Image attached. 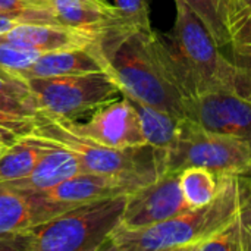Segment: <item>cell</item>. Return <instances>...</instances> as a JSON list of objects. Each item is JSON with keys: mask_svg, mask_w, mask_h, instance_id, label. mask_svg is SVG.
Listing matches in <instances>:
<instances>
[{"mask_svg": "<svg viewBox=\"0 0 251 251\" xmlns=\"http://www.w3.org/2000/svg\"><path fill=\"white\" fill-rule=\"evenodd\" d=\"M174 29L163 35L171 65L185 99L213 91H235L237 66L213 40L203 22L181 0H175Z\"/></svg>", "mask_w": 251, "mask_h": 251, "instance_id": "3957f363", "label": "cell"}, {"mask_svg": "<svg viewBox=\"0 0 251 251\" xmlns=\"http://www.w3.org/2000/svg\"><path fill=\"white\" fill-rule=\"evenodd\" d=\"M15 138H18V137L13 132H10V131H7V129L0 126V140H3L4 143H12Z\"/></svg>", "mask_w": 251, "mask_h": 251, "instance_id": "f546056e", "label": "cell"}, {"mask_svg": "<svg viewBox=\"0 0 251 251\" xmlns=\"http://www.w3.org/2000/svg\"><path fill=\"white\" fill-rule=\"evenodd\" d=\"M203 22L219 47L231 46L240 0H181Z\"/></svg>", "mask_w": 251, "mask_h": 251, "instance_id": "ac0fdd59", "label": "cell"}, {"mask_svg": "<svg viewBox=\"0 0 251 251\" xmlns=\"http://www.w3.org/2000/svg\"><path fill=\"white\" fill-rule=\"evenodd\" d=\"M97 43L122 96L184 118L187 99L162 34L119 22L103 31Z\"/></svg>", "mask_w": 251, "mask_h": 251, "instance_id": "6da1fadb", "label": "cell"}, {"mask_svg": "<svg viewBox=\"0 0 251 251\" xmlns=\"http://www.w3.org/2000/svg\"><path fill=\"white\" fill-rule=\"evenodd\" d=\"M72 122L78 132L110 149L147 146L138 112L125 96L94 109L85 122Z\"/></svg>", "mask_w": 251, "mask_h": 251, "instance_id": "9c48e42d", "label": "cell"}, {"mask_svg": "<svg viewBox=\"0 0 251 251\" xmlns=\"http://www.w3.org/2000/svg\"><path fill=\"white\" fill-rule=\"evenodd\" d=\"M34 225V209L26 193L0 182V237L10 238Z\"/></svg>", "mask_w": 251, "mask_h": 251, "instance_id": "d6986e66", "label": "cell"}, {"mask_svg": "<svg viewBox=\"0 0 251 251\" xmlns=\"http://www.w3.org/2000/svg\"><path fill=\"white\" fill-rule=\"evenodd\" d=\"M241 184V181H240ZM240 218L246 232L247 251H251V187L241 184V203H240Z\"/></svg>", "mask_w": 251, "mask_h": 251, "instance_id": "4316f807", "label": "cell"}, {"mask_svg": "<svg viewBox=\"0 0 251 251\" xmlns=\"http://www.w3.org/2000/svg\"><path fill=\"white\" fill-rule=\"evenodd\" d=\"M218 178L219 190L209 204L141 228L119 225L100 251H196L199 244L240 212V176Z\"/></svg>", "mask_w": 251, "mask_h": 251, "instance_id": "7a4b0ae2", "label": "cell"}, {"mask_svg": "<svg viewBox=\"0 0 251 251\" xmlns=\"http://www.w3.org/2000/svg\"><path fill=\"white\" fill-rule=\"evenodd\" d=\"M79 174H82V166L75 153L51 141V149L40 159L31 174L7 184L26 194L44 193Z\"/></svg>", "mask_w": 251, "mask_h": 251, "instance_id": "5bb4252c", "label": "cell"}, {"mask_svg": "<svg viewBox=\"0 0 251 251\" xmlns=\"http://www.w3.org/2000/svg\"><path fill=\"white\" fill-rule=\"evenodd\" d=\"M51 149V141L35 135H22L0 150V182L25 178Z\"/></svg>", "mask_w": 251, "mask_h": 251, "instance_id": "e0dca14e", "label": "cell"}, {"mask_svg": "<svg viewBox=\"0 0 251 251\" xmlns=\"http://www.w3.org/2000/svg\"><path fill=\"white\" fill-rule=\"evenodd\" d=\"M188 166L206 168L218 176H244L251 174V146L182 118L178 141L165 159V174Z\"/></svg>", "mask_w": 251, "mask_h": 251, "instance_id": "52a82bcc", "label": "cell"}, {"mask_svg": "<svg viewBox=\"0 0 251 251\" xmlns=\"http://www.w3.org/2000/svg\"><path fill=\"white\" fill-rule=\"evenodd\" d=\"M184 118L251 146V99L235 91H213L187 99Z\"/></svg>", "mask_w": 251, "mask_h": 251, "instance_id": "ba28073f", "label": "cell"}, {"mask_svg": "<svg viewBox=\"0 0 251 251\" xmlns=\"http://www.w3.org/2000/svg\"><path fill=\"white\" fill-rule=\"evenodd\" d=\"M188 209L179 187L178 174L169 172L128 194L121 225L125 228H141L178 216Z\"/></svg>", "mask_w": 251, "mask_h": 251, "instance_id": "30bf717a", "label": "cell"}, {"mask_svg": "<svg viewBox=\"0 0 251 251\" xmlns=\"http://www.w3.org/2000/svg\"><path fill=\"white\" fill-rule=\"evenodd\" d=\"M229 47L232 50V62L237 66L235 93L251 99V44L234 43Z\"/></svg>", "mask_w": 251, "mask_h": 251, "instance_id": "cb8c5ba5", "label": "cell"}, {"mask_svg": "<svg viewBox=\"0 0 251 251\" xmlns=\"http://www.w3.org/2000/svg\"><path fill=\"white\" fill-rule=\"evenodd\" d=\"M40 54L41 53L37 50L28 47L12 43H0V75L13 79L19 71L32 65Z\"/></svg>", "mask_w": 251, "mask_h": 251, "instance_id": "603a6c76", "label": "cell"}, {"mask_svg": "<svg viewBox=\"0 0 251 251\" xmlns=\"http://www.w3.org/2000/svg\"><path fill=\"white\" fill-rule=\"evenodd\" d=\"M138 175H125V174H79L74 178L63 181L54 188L44 191L43 194L49 199L66 204L78 206L88 201H96L115 196H128L135 190L153 182Z\"/></svg>", "mask_w": 251, "mask_h": 251, "instance_id": "8fae6325", "label": "cell"}, {"mask_svg": "<svg viewBox=\"0 0 251 251\" xmlns=\"http://www.w3.org/2000/svg\"><path fill=\"white\" fill-rule=\"evenodd\" d=\"M107 71L106 59L99 47L97 40L85 47L65 49L43 53L28 68L19 71L13 79L26 81L31 78H47L60 75H75Z\"/></svg>", "mask_w": 251, "mask_h": 251, "instance_id": "4fadbf2b", "label": "cell"}, {"mask_svg": "<svg viewBox=\"0 0 251 251\" xmlns=\"http://www.w3.org/2000/svg\"><path fill=\"white\" fill-rule=\"evenodd\" d=\"M178 179L182 196L190 209H200L209 204L219 190L218 175L206 168H184L178 172Z\"/></svg>", "mask_w": 251, "mask_h": 251, "instance_id": "ffe728a7", "label": "cell"}, {"mask_svg": "<svg viewBox=\"0 0 251 251\" xmlns=\"http://www.w3.org/2000/svg\"><path fill=\"white\" fill-rule=\"evenodd\" d=\"M28 135L50 140L75 153L85 174H125L149 179L163 175L160 160L150 146L110 149L78 132L72 121L47 112L34 115V126Z\"/></svg>", "mask_w": 251, "mask_h": 251, "instance_id": "5b68a950", "label": "cell"}, {"mask_svg": "<svg viewBox=\"0 0 251 251\" xmlns=\"http://www.w3.org/2000/svg\"><path fill=\"white\" fill-rule=\"evenodd\" d=\"M6 144H9V143H4L3 140H0V150H1V149H3V147L6 146Z\"/></svg>", "mask_w": 251, "mask_h": 251, "instance_id": "1f68e13d", "label": "cell"}, {"mask_svg": "<svg viewBox=\"0 0 251 251\" xmlns=\"http://www.w3.org/2000/svg\"><path fill=\"white\" fill-rule=\"evenodd\" d=\"M32 7H46V0H0V13L9 15Z\"/></svg>", "mask_w": 251, "mask_h": 251, "instance_id": "83f0119b", "label": "cell"}, {"mask_svg": "<svg viewBox=\"0 0 251 251\" xmlns=\"http://www.w3.org/2000/svg\"><path fill=\"white\" fill-rule=\"evenodd\" d=\"M100 34L62 24H21L0 34V43L28 47L43 54L56 50L85 47L94 43Z\"/></svg>", "mask_w": 251, "mask_h": 251, "instance_id": "7c38bea8", "label": "cell"}, {"mask_svg": "<svg viewBox=\"0 0 251 251\" xmlns=\"http://www.w3.org/2000/svg\"><path fill=\"white\" fill-rule=\"evenodd\" d=\"M0 251H13L12 237H10V238H3V237H0Z\"/></svg>", "mask_w": 251, "mask_h": 251, "instance_id": "4dcf8cb0", "label": "cell"}, {"mask_svg": "<svg viewBox=\"0 0 251 251\" xmlns=\"http://www.w3.org/2000/svg\"><path fill=\"white\" fill-rule=\"evenodd\" d=\"M113 4L119 12L122 24L151 29L147 0H113Z\"/></svg>", "mask_w": 251, "mask_h": 251, "instance_id": "d4e9b609", "label": "cell"}, {"mask_svg": "<svg viewBox=\"0 0 251 251\" xmlns=\"http://www.w3.org/2000/svg\"><path fill=\"white\" fill-rule=\"evenodd\" d=\"M129 100L138 112L147 146H150L157 154L165 174V159L178 141L182 118L175 116L166 110H160L157 107L144 104L134 99Z\"/></svg>", "mask_w": 251, "mask_h": 251, "instance_id": "2e32d148", "label": "cell"}, {"mask_svg": "<svg viewBox=\"0 0 251 251\" xmlns=\"http://www.w3.org/2000/svg\"><path fill=\"white\" fill-rule=\"evenodd\" d=\"M196 251H247L246 232L240 213L199 244Z\"/></svg>", "mask_w": 251, "mask_h": 251, "instance_id": "7402d4cb", "label": "cell"}, {"mask_svg": "<svg viewBox=\"0 0 251 251\" xmlns=\"http://www.w3.org/2000/svg\"><path fill=\"white\" fill-rule=\"evenodd\" d=\"M128 196L71 207L12 237L13 251H100L121 225Z\"/></svg>", "mask_w": 251, "mask_h": 251, "instance_id": "277c9868", "label": "cell"}, {"mask_svg": "<svg viewBox=\"0 0 251 251\" xmlns=\"http://www.w3.org/2000/svg\"><path fill=\"white\" fill-rule=\"evenodd\" d=\"M251 44V0H240L238 10L232 24V41Z\"/></svg>", "mask_w": 251, "mask_h": 251, "instance_id": "484cf974", "label": "cell"}, {"mask_svg": "<svg viewBox=\"0 0 251 251\" xmlns=\"http://www.w3.org/2000/svg\"><path fill=\"white\" fill-rule=\"evenodd\" d=\"M18 25H21L19 21H16V19L10 18V16H7V15L0 13V34H3V32L9 31V29L18 26Z\"/></svg>", "mask_w": 251, "mask_h": 251, "instance_id": "f1b7e54d", "label": "cell"}, {"mask_svg": "<svg viewBox=\"0 0 251 251\" xmlns=\"http://www.w3.org/2000/svg\"><path fill=\"white\" fill-rule=\"evenodd\" d=\"M37 112L24 100L0 94V126L16 137L28 135L34 126Z\"/></svg>", "mask_w": 251, "mask_h": 251, "instance_id": "44dd1931", "label": "cell"}, {"mask_svg": "<svg viewBox=\"0 0 251 251\" xmlns=\"http://www.w3.org/2000/svg\"><path fill=\"white\" fill-rule=\"evenodd\" d=\"M56 24L78 29L103 32L122 22L115 4L106 0H46Z\"/></svg>", "mask_w": 251, "mask_h": 251, "instance_id": "9a60e30c", "label": "cell"}, {"mask_svg": "<svg viewBox=\"0 0 251 251\" xmlns=\"http://www.w3.org/2000/svg\"><path fill=\"white\" fill-rule=\"evenodd\" d=\"M24 84L37 112H47L69 121H76L122 96L118 81L109 71L31 78Z\"/></svg>", "mask_w": 251, "mask_h": 251, "instance_id": "8992f818", "label": "cell"}]
</instances>
